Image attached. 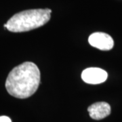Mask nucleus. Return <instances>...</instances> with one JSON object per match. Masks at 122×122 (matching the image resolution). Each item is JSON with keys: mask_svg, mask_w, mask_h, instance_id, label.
<instances>
[{"mask_svg": "<svg viewBox=\"0 0 122 122\" xmlns=\"http://www.w3.org/2000/svg\"><path fill=\"white\" fill-rule=\"evenodd\" d=\"M40 83V71L32 62H25L14 67L5 81V88L11 96L27 98L34 94Z\"/></svg>", "mask_w": 122, "mask_h": 122, "instance_id": "nucleus-1", "label": "nucleus"}, {"mask_svg": "<svg viewBox=\"0 0 122 122\" xmlns=\"http://www.w3.org/2000/svg\"><path fill=\"white\" fill-rule=\"evenodd\" d=\"M50 9H33L14 14L6 22V29L13 33L26 32L44 26L50 20Z\"/></svg>", "mask_w": 122, "mask_h": 122, "instance_id": "nucleus-2", "label": "nucleus"}, {"mask_svg": "<svg viewBox=\"0 0 122 122\" xmlns=\"http://www.w3.org/2000/svg\"><path fill=\"white\" fill-rule=\"evenodd\" d=\"M89 44L100 50H110L114 46L113 38L108 34L102 32H96L90 35Z\"/></svg>", "mask_w": 122, "mask_h": 122, "instance_id": "nucleus-3", "label": "nucleus"}, {"mask_svg": "<svg viewBox=\"0 0 122 122\" xmlns=\"http://www.w3.org/2000/svg\"><path fill=\"white\" fill-rule=\"evenodd\" d=\"M108 77L105 70L91 67L85 69L81 73V79L86 83L89 84H99L105 82Z\"/></svg>", "mask_w": 122, "mask_h": 122, "instance_id": "nucleus-4", "label": "nucleus"}, {"mask_svg": "<svg viewBox=\"0 0 122 122\" xmlns=\"http://www.w3.org/2000/svg\"><path fill=\"white\" fill-rule=\"evenodd\" d=\"M87 111L90 117L95 120H100L111 114V106L105 102H98L90 105Z\"/></svg>", "mask_w": 122, "mask_h": 122, "instance_id": "nucleus-5", "label": "nucleus"}, {"mask_svg": "<svg viewBox=\"0 0 122 122\" xmlns=\"http://www.w3.org/2000/svg\"><path fill=\"white\" fill-rule=\"evenodd\" d=\"M0 122H12L11 119L7 116H1L0 117Z\"/></svg>", "mask_w": 122, "mask_h": 122, "instance_id": "nucleus-6", "label": "nucleus"}]
</instances>
